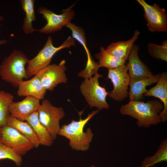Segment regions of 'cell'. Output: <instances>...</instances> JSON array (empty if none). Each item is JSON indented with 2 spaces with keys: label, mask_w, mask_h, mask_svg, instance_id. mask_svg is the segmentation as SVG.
<instances>
[{
  "label": "cell",
  "mask_w": 167,
  "mask_h": 167,
  "mask_svg": "<svg viewBox=\"0 0 167 167\" xmlns=\"http://www.w3.org/2000/svg\"><path fill=\"white\" fill-rule=\"evenodd\" d=\"M164 108L160 101L155 99L146 102L143 101H130L121 106L120 112L123 115H129L136 119L139 127L148 128L161 122L159 115Z\"/></svg>",
  "instance_id": "6da1fadb"
},
{
  "label": "cell",
  "mask_w": 167,
  "mask_h": 167,
  "mask_svg": "<svg viewBox=\"0 0 167 167\" xmlns=\"http://www.w3.org/2000/svg\"><path fill=\"white\" fill-rule=\"evenodd\" d=\"M99 111L98 109L93 110L84 119L80 117L79 121L73 120L68 124L62 125L58 135L68 139L69 140V145L73 150L81 151H87L90 148L93 133L90 127L84 132V127Z\"/></svg>",
  "instance_id": "7a4b0ae2"
},
{
  "label": "cell",
  "mask_w": 167,
  "mask_h": 167,
  "mask_svg": "<svg viewBox=\"0 0 167 167\" xmlns=\"http://www.w3.org/2000/svg\"><path fill=\"white\" fill-rule=\"evenodd\" d=\"M29 59L22 52L14 50L3 59L0 65V76L3 80L18 87L19 83L28 78L25 65Z\"/></svg>",
  "instance_id": "3957f363"
},
{
  "label": "cell",
  "mask_w": 167,
  "mask_h": 167,
  "mask_svg": "<svg viewBox=\"0 0 167 167\" xmlns=\"http://www.w3.org/2000/svg\"><path fill=\"white\" fill-rule=\"evenodd\" d=\"M75 39L69 36L60 46L56 47L53 44L52 37L48 36L44 47L33 58L29 59L26 68L28 78L35 76L41 70L49 65L54 54L59 50L75 45Z\"/></svg>",
  "instance_id": "277c9868"
},
{
  "label": "cell",
  "mask_w": 167,
  "mask_h": 167,
  "mask_svg": "<svg viewBox=\"0 0 167 167\" xmlns=\"http://www.w3.org/2000/svg\"><path fill=\"white\" fill-rule=\"evenodd\" d=\"M103 77L97 72L94 76L85 79L80 86L81 92L90 108L96 107L99 111L109 107L106 100L109 92L99 83V78Z\"/></svg>",
  "instance_id": "5b68a950"
},
{
  "label": "cell",
  "mask_w": 167,
  "mask_h": 167,
  "mask_svg": "<svg viewBox=\"0 0 167 167\" xmlns=\"http://www.w3.org/2000/svg\"><path fill=\"white\" fill-rule=\"evenodd\" d=\"M40 122L48 131L54 140L61 129L60 121L65 116L63 109L53 105L47 99H44L37 111Z\"/></svg>",
  "instance_id": "8992f818"
},
{
  "label": "cell",
  "mask_w": 167,
  "mask_h": 167,
  "mask_svg": "<svg viewBox=\"0 0 167 167\" xmlns=\"http://www.w3.org/2000/svg\"><path fill=\"white\" fill-rule=\"evenodd\" d=\"M75 3L62 10V13L60 14H56L44 6H40L37 11L42 15L47 23L38 31L40 33L49 34L61 30L63 27L71 22L75 16V12L72 8Z\"/></svg>",
  "instance_id": "52a82bcc"
},
{
  "label": "cell",
  "mask_w": 167,
  "mask_h": 167,
  "mask_svg": "<svg viewBox=\"0 0 167 167\" xmlns=\"http://www.w3.org/2000/svg\"><path fill=\"white\" fill-rule=\"evenodd\" d=\"M108 70L107 78L111 80L113 86L108 96L115 101H122L128 96L129 76L127 67L125 64Z\"/></svg>",
  "instance_id": "ba28073f"
},
{
  "label": "cell",
  "mask_w": 167,
  "mask_h": 167,
  "mask_svg": "<svg viewBox=\"0 0 167 167\" xmlns=\"http://www.w3.org/2000/svg\"><path fill=\"white\" fill-rule=\"evenodd\" d=\"M142 7L146 25L151 32H167V15L165 9L154 3L150 5L144 0H136Z\"/></svg>",
  "instance_id": "9c48e42d"
},
{
  "label": "cell",
  "mask_w": 167,
  "mask_h": 167,
  "mask_svg": "<svg viewBox=\"0 0 167 167\" xmlns=\"http://www.w3.org/2000/svg\"><path fill=\"white\" fill-rule=\"evenodd\" d=\"M66 60L63 59L58 64H49L36 75L46 90L52 91L58 84L66 83Z\"/></svg>",
  "instance_id": "30bf717a"
},
{
  "label": "cell",
  "mask_w": 167,
  "mask_h": 167,
  "mask_svg": "<svg viewBox=\"0 0 167 167\" xmlns=\"http://www.w3.org/2000/svg\"><path fill=\"white\" fill-rule=\"evenodd\" d=\"M0 142L21 156L34 148L29 140L15 128L8 125L0 128Z\"/></svg>",
  "instance_id": "8fae6325"
},
{
  "label": "cell",
  "mask_w": 167,
  "mask_h": 167,
  "mask_svg": "<svg viewBox=\"0 0 167 167\" xmlns=\"http://www.w3.org/2000/svg\"><path fill=\"white\" fill-rule=\"evenodd\" d=\"M40 105V100L28 96L17 102L13 101L9 107L10 115L22 121H25L30 115L37 111Z\"/></svg>",
  "instance_id": "7c38bea8"
},
{
  "label": "cell",
  "mask_w": 167,
  "mask_h": 167,
  "mask_svg": "<svg viewBox=\"0 0 167 167\" xmlns=\"http://www.w3.org/2000/svg\"><path fill=\"white\" fill-rule=\"evenodd\" d=\"M161 73L155 75L151 78L129 77V86L130 89L128 96L130 101H141L143 99V95L148 90L147 87L156 83L160 79Z\"/></svg>",
  "instance_id": "4fadbf2b"
},
{
  "label": "cell",
  "mask_w": 167,
  "mask_h": 167,
  "mask_svg": "<svg viewBox=\"0 0 167 167\" xmlns=\"http://www.w3.org/2000/svg\"><path fill=\"white\" fill-rule=\"evenodd\" d=\"M139 49L138 45H134L128 56V62L126 65L128 68L129 76L152 77L155 75L139 57L138 52Z\"/></svg>",
  "instance_id": "5bb4252c"
},
{
  "label": "cell",
  "mask_w": 167,
  "mask_h": 167,
  "mask_svg": "<svg viewBox=\"0 0 167 167\" xmlns=\"http://www.w3.org/2000/svg\"><path fill=\"white\" fill-rule=\"evenodd\" d=\"M156 85L148 90L144 96H154L159 98L164 107L163 110L160 113L161 122L167 120V73L164 72L161 73L160 79Z\"/></svg>",
  "instance_id": "9a60e30c"
},
{
  "label": "cell",
  "mask_w": 167,
  "mask_h": 167,
  "mask_svg": "<svg viewBox=\"0 0 167 167\" xmlns=\"http://www.w3.org/2000/svg\"><path fill=\"white\" fill-rule=\"evenodd\" d=\"M17 88L18 96H31L40 101L44 98L46 91L36 75L30 79L20 82Z\"/></svg>",
  "instance_id": "2e32d148"
},
{
  "label": "cell",
  "mask_w": 167,
  "mask_h": 167,
  "mask_svg": "<svg viewBox=\"0 0 167 167\" xmlns=\"http://www.w3.org/2000/svg\"><path fill=\"white\" fill-rule=\"evenodd\" d=\"M140 34V32L136 30L130 39L126 41L112 42L105 49L115 57L126 61L134 44Z\"/></svg>",
  "instance_id": "e0dca14e"
},
{
  "label": "cell",
  "mask_w": 167,
  "mask_h": 167,
  "mask_svg": "<svg viewBox=\"0 0 167 167\" xmlns=\"http://www.w3.org/2000/svg\"><path fill=\"white\" fill-rule=\"evenodd\" d=\"M25 121L32 128L39 139L40 145L48 147L52 145L54 140L47 129L40 122L37 111L30 115Z\"/></svg>",
  "instance_id": "ac0fdd59"
},
{
  "label": "cell",
  "mask_w": 167,
  "mask_h": 167,
  "mask_svg": "<svg viewBox=\"0 0 167 167\" xmlns=\"http://www.w3.org/2000/svg\"><path fill=\"white\" fill-rule=\"evenodd\" d=\"M7 125L17 130L29 140L34 148H37L40 145L39 139L36 134L31 126L26 122L20 121L10 115L7 118Z\"/></svg>",
  "instance_id": "d6986e66"
},
{
  "label": "cell",
  "mask_w": 167,
  "mask_h": 167,
  "mask_svg": "<svg viewBox=\"0 0 167 167\" xmlns=\"http://www.w3.org/2000/svg\"><path fill=\"white\" fill-rule=\"evenodd\" d=\"M20 2L22 8L24 11L25 17L23 19L22 29L24 33L28 35L37 31L32 25V22L36 20L35 13L34 0H21Z\"/></svg>",
  "instance_id": "ffe728a7"
},
{
  "label": "cell",
  "mask_w": 167,
  "mask_h": 167,
  "mask_svg": "<svg viewBox=\"0 0 167 167\" xmlns=\"http://www.w3.org/2000/svg\"><path fill=\"white\" fill-rule=\"evenodd\" d=\"M94 56L98 60L97 62L99 68L113 69L126 63V61L113 56L103 47L100 48V52L95 54Z\"/></svg>",
  "instance_id": "44dd1931"
},
{
  "label": "cell",
  "mask_w": 167,
  "mask_h": 167,
  "mask_svg": "<svg viewBox=\"0 0 167 167\" xmlns=\"http://www.w3.org/2000/svg\"><path fill=\"white\" fill-rule=\"evenodd\" d=\"M167 161V139L163 140L156 152L153 156L146 157L142 161L140 167H153L161 162Z\"/></svg>",
  "instance_id": "7402d4cb"
},
{
  "label": "cell",
  "mask_w": 167,
  "mask_h": 167,
  "mask_svg": "<svg viewBox=\"0 0 167 167\" xmlns=\"http://www.w3.org/2000/svg\"><path fill=\"white\" fill-rule=\"evenodd\" d=\"M14 99V96L11 93L0 90V128L7 125L10 115V106Z\"/></svg>",
  "instance_id": "603a6c76"
},
{
  "label": "cell",
  "mask_w": 167,
  "mask_h": 167,
  "mask_svg": "<svg viewBox=\"0 0 167 167\" xmlns=\"http://www.w3.org/2000/svg\"><path fill=\"white\" fill-rule=\"evenodd\" d=\"M65 27L70 29L71 31L72 37L73 38L76 39L83 46L87 55V62L92 61L93 59L91 56L90 53L87 46L85 32L83 29L71 22L67 24Z\"/></svg>",
  "instance_id": "cb8c5ba5"
},
{
  "label": "cell",
  "mask_w": 167,
  "mask_h": 167,
  "mask_svg": "<svg viewBox=\"0 0 167 167\" xmlns=\"http://www.w3.org/2000/svg\"><path fill=\"white\" fill-rule=\"evenodd\" d=\"M148 54L153 58L167 61V41H164L161 45L153 43L148 44Z\"/></svg>",
  "instance_id": "d4e9b609"
},
{
  "label": "cell",
  "mask_w": 167,
  "mask_h": 167,
  "mask_svg": "<svg viewBox=\"0 0 167 167\" xmlns=\"http://www.w3.org/2000/svg\"><path fill=\"white\" fill-rule=\"evenodd\" d=\"M5 159L12 160L17 166H20L22 162L21 156L0 142V160Z\"/></svg>",
  "instance_id": "484cf974"
},
{
  "label": "cell",
  "mask_w": 167,
  "mask_h": 167,
  "mask_svg": "<svg viewBox=\"0 0 167 167\" xmlns=\"http://www.w3.org/2000/svg\"><path fill=\"white\" fill-rule=\"evenodd\" d=\"M4 20V18L2 16L0 15V21H2ZM1 24H0V25ZM7 41L4 39H2V40H0V45H2L6 43Z\"/></svg>",
  "instance_id": "4316f807"
},
{
  "label": "cell",
  "mask_w": 167,
  "mask_h": 167,
  "mask_svg": "<svg viewBox=\"0 0 167 167\" xmlns=\"http://www.w3.org/2000/svg\"><path fill=\"white\" fill-rule=\"evenodd\" d=\"M90 167H96L94 165H92Z\"/></svg>",
  "instance_id": "83f0119b"
},
{
  "label": "cell",
  "mask_w": 167,
  "mask_h": 167,
  "mask_svg": "<svg viewBox=\"0 0 167 167\" xmlns=\"http://www.w3.org/2000/svg\"><path fill=\"white\" fill-rule=\"evenodd\" d=\"M1 137V132H0V139Z\"/></svg>",
  "instance_id": "f1b7e54d"
}]
</instances>
